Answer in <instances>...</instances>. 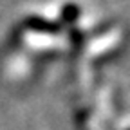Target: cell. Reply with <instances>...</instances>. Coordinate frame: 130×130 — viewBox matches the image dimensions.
Masks as SVG:
<instances>
[{"mask_svg": "<svg viewBox=\"0 0 130 130\" xmlns=\"http://www.w3.org/2000/svg\"><path fill=\"white\" fill-rule=\"evenodd\" d=\"M25 27L36 32H45V35H58L61 31L56 22H51L47 18H42V16H29L25 20Z\"/></svg>", "mask_w": 130, "mask_h": 130, "instance_id": "cell-1", "label": "cell"}, {"mask_svg": "<svg viewBox=\"0 0 130 130\" xmlns=\"http://www.w3.org/2000/svg\"><path fill=\"white\" fill-rule=\"evenodd\" d=\"M78 16H79V7H78L76 4L63 6V9H61V20H63V22L72 24V22L78 20Z\"/></svg>", "mask_w": 130, "mask_h": 130, "instance_id": "cell-2", "label": "cell"}]
</instances>
